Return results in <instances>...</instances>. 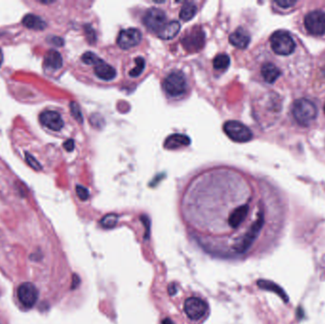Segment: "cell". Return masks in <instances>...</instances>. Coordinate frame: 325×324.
Segmentation results:
<instances>
[{
	"label": "cell",
	"instance_id": "1",
	"mask_svg": "<svg viewBox=\"0 0 325 324\" xmlns=\"http://www.w3.org/2000/svg\"><path fill=\"white\" fill-rule=\"evenodd\" d=\"M292 113L297 123L302 127H308L317 118L318 110L312 101L300 98L293 105Z\"/></svg>",
	"mask_w": 325,
	"mask_h": 324
},
{
	"label": "cell",
	"instance_id": "2",
	"mask_svg": "<svg viewBox=\"0 0 325 324\" xmlns=\"http://www.w3.org/2000/svg\"><path fill=\"white\" fill-rule=\"evenodd\" d=\"M270 46L274 53L280 56H288L296 50V41L286 31H277L270 36Z\"/></svg>",
	"mask_w": 325,
	"mask_h": 324
},
{
	"label": "cell",
	"instance_id": "3",
	"mask_svg": "<svg viewBox=\"0 0 325 324\" xmlns=\"http://www.w3.org/2000/svg\"><path fill=\"white\" fill-rule=\"evenodd\" d=\"M303 27L307 33L316 37L325 35V12L315 9L306 13L303 17Z\"/></svg>",
	"mask_w": 325,
	"mask_h": 324
},
{
	"label": "cell",
	"instance_id": "4",
	"mask_svg": "<svg viewBox=\"0 0 325 324\" xmlns=\"http://www.w3.org/2000/svg\"><path fill=\"white\" fill-rule=\"evenodd\" d=\"M206 42V34L202 28L199 26L192 27L189 29L181 39V43L186 51L196 52L202 49Z\"/></svg>",
	"mask_w": 325,
	"mask_h": 324
},
{
	"label": "cell",
	"instance_id": "5",
	"mask_svg": "<svg viewBox=\"0 0 325 324\" xmlns=\"http://www.w3.org/2000/svg\"><path fill=\"white\" fill-rule=\"evenodd\" d=\"M224 131L232 141L237 143H246L253 137L249 128L238 121H228L224 125Z\"/></svg>",
	"mask_w": 325,
	"mask_h": 324
},
{
	"label": "cell",
	"instance_id": "6",
	"mask_svg": "<svg viewBox=\"0 0 325 324\" xmlns=\"http://www.w3.org/2000/svg\"><path fill=\"white\" fill-rule=\"evenodd\" d=\"M164 89L170 96H180L186 92L187 80L182 72H173L164 81Z\"/></svg>",
	"mask_w": 325,
	"mask_h": 324
},
{
	"label": "cell",
	"instance_id": "7",
	"mask_svg": "<svg viewBox=\"0 0 325 324\" xmlns=\"http://www.w3.org/2000/svg\"><path fill=\"white\" fill-rule=\"evenodd\" d=\"M144 24L150 32L159 33L167 24V15L162 10L150 8L144 16Z\"/></svg>",
	"mask_w": 325,
	"mask_h": 324
},
{
	"label": "cell",
	"instance_id": "8",
	"mask_svg": "<svg viewBox=\"0 0 325 324\" xmlns=\"http://www.w3.org/2000/svg\"><path fill=\"white\" fill-rule=\"evenodd\" d=\"M185 313L192 320H199L208 313V303L202 298L192 297L185 301Z\"/></svg>",
	"mask_w": 325,
	"mask_h": 324
},
{
	"label": "cell",
	"instance_id": "9",
	"mask_svg": "<svg viewBox=\"0 0 325 324\" xmlns=\"http://www.w3.org/2000/svg\"><path fill=\"white\" fill-rule=\"evenodd\" d=\"M20 303L26 308H32L38 299V290L31 282H24L17 289Z\"/></svg>",
	"mask_w": 325,
	"mask_h": 324
},
{
	"label": "cell",
	"instance_id": "10",
	"mask_svg": "<svg viewBox=\"0 0 325 324\" xmlns=\"http://www.w3.org/2000/svg\"><path fill=\"white\" fill-rule=\"evenodd\" d=\"M142 39V33L135 28H130L121 31L118 35L117 44L123 50H129L136 47Z\"/></svg>",
	"mask_w": 325,
	"mask_h": 324
},
{
	"label": "cell",
	"instance_id": "11",
	"mask_svg": "<svg viewBox=\"0 0 325 324\" xmlns=\"http://www.w3.org/2000/svg\"><path fill=\"white\" fill-rule=\"evenodd\" d=\"M40 123L52 131H60L64 127V121L58 112L54 110H45L39 116Z\"/></svg>",
	"mask_w": 325,
	"mask_h": 324
},
{
	"label": "cell",
	"instance_id": "12",
	"mask_svg": "<svg viewBox=\"0 0 325 324\" xmlns=\"http://www.w3.org/2000/svg\"><path fill=\"white\" fill-rule=\"evenodd\" d=\"M249 212V207L247 205H243L234 209L228 218V226L232 229H237L241 227L243 221L247 220V215Z\"/></svg>",
	"mask_w": 325,
	"mask_h": 324
},
{
	"label": "cell",
	"instance_id": "13",
	"mask_svg": "<svg viewBox=\"0 0 325 324\" xmlns=\"http://www.w3.org/2000/svg\"><path fill=\"white\" fill-rule=\"evenodd\" d=\"M63 66L62 55L55 50H50L46 53L44 58V67L49 72L59 71Z\"/></svg>",
	"mask_w": 325,
	"mask_h": 324
},
{
	"label": "cell",
	"instance_id": "14",
	"mask_svg": "<svg viewBox=\"0 0 325 324\" xmlns=\"http://www.w3.org/2000/svg\"><path fill=\"white\" fill-rule=\"evenodd\" d=\"M94 66V73L99 79H102L104 81H111L116 77L115 69L107 64L104 60L100 59Z\"/></svg>",
	"mask_w": 325,
	"mask_h": 324
},
{
	"label": "cell",
	"instance_id": "15",
	"mask_svg": "<svg viewBox=\"0 0 325 324\" xmlns=\"http://www.w3.org/2000/svg\"><path fill=\"white\" fill-rule=\"evenodd\" d=\"M261 76L268 84H274L280 77L281 71L280 68L270 62H267L261 66Z\"/></svg>",
	"mask_w": 325,
	"mask_h": 324
},
{
	"label": "cell",
	"instance_id": "16",
	"mask_svg": "<svg viewBox=\"0 0 325 324\" xmlns=\"http://www.w3.org/2000/svg\"><path fill=\"white\" fill-rule=\"evenodd\" d=\"M191 143V140L189 136L185 134L175 133L168 137L164 143V148L167 149H177L188 147Z\"/></svg>",
	"mask_w": 325,
	"mask_h": 324
},
{
	"label": "cell",
	"instance_id": "17",
	"mask_svg": "<svg viewBox=\"0 0 325 324\" xmlns=\"http://www.w3.org/2000/svg\"><path fill=\"white\" fill-rule=\"evenodd\" d=\"M229 42L238 49H246L250 43V35L242 28H239L229 35Z\"/></svg>",
	"mask_w": 325,
	"mask_h": 324
},
{
	"label": "cell",
	"instance_id": "18",
	"mask_svg": "<svg viewBox=\"0 0 325 324\" xmlns=\"http://www.w3.org/2000/svg\"><path fill=\"white\" fill-rule=\"evenodd\" d=\"M22 25L26 27L27 29H31L34 31H43L47 28L45 20L40 17L39 15L33 13H28L23 17Z\"/></svg>",
	"mask_w": 325,
	"mask_h": 324
},
{
	"label": "cell",
	"instance_id": "19",
	"mask_svg": "<svg viewBox=\"0 0 325 324\" xmlns=\"http://www.w3.org/2000/svg\"><path fill=\"white\" fill-rule=\"evenodd\" d=\"M181 25L178 21L173 20L171 22L167 23L162 30L157 33V35L164 40H169V39L174 38L178 33L180 32Z\"/></svg>",
	"mask_w": 325,
	"mask_h": 324
},
{
	"label": "cell",
	"instance_id": "20",
	"mask_svg": "<svg viewBox=\"0 0 325 324\" xmlns=\"http://www.w3.org/2000/svg\"><path fill=\"white\" fill-rule=\"evenodd\" d=\"M197 7L192 2H187L184 4L180 11V18L184 21H189L195 16Z\"/></svg>",
	"mask_w": 325,
	"mask_h": 324
},
{
	"label": "cell",
	"instance_id": "21",
	"mask_svg": "<svg viewBox=\"0 0 325 324\" xmlns=\"http://www.w3.org/2000/svg\"><path fill=\"white\" fill-rule=\"evenodd\" d=\"M230 65V58L228 54L221 53L217 55L213 60V67L217 71H225Z\"/></svg>",
	"mask_w": 325,
	"mask_h": 324
},
{
	"label": "cell",
	"instance_id": "22",
	"mask_svg": "<svg viewBox=\"0 0 325 324\" xmlns=\"http://www.w3.org/2000/svg\"><path fill=\"white\" fill-rule=\"evenodd\" d=\"M135 64L136 66L134 67V69H132L130 72V76L131 77H138L142 74V72L145 70V67H146V61L143 57L139 56L135 58Z\"/></svg>",
	"mask_w": 325,
	"mask_h": 324
},
{
	"label": "cell",
	"instance_id": "23",
	"mask_svg": "<svg viewBox=\"0 0 325 324\" xmlns=\"http://www.w3.org/2000/svg\"><path fill=\"white\" fill-rule=\"evenodd\" d=\"M118 216L115 214L106 215L101 220V225L104 228H112L117 225Z\"/></svg>",
	"mask_w": 325,
	"mask_h": 324
},
{
	"label": "cell",
	"instance_id": "24",
	"mask_svg": "<svg viewBox=\"0 0 325 324\" xmlns=\"http://www.w3.org/2000/svg\"><path fill=\"white\" fill-rule=\"evenodd\" d=\"M81 59H82V61L84 62L85 64L93 66L95 65L98 61L100 60V58L98 57L95 53L91 52H85L84 54L82 55Z\"/></svg>",
	"mask_w": 325,
	"mask_h": 324
},
{
	"label": "cell",
	"instance_id": "25",
	"mask_svg": "<svg viewBox=\"0 0 325 324\" xmlns=\"http://www.w3.org/2000/svg\"><path fill=\"white\" fill-rule=\"evenodd\" d=\"M70 107H71V112H72V115L73 116V118H74L78 123H83V115H82V112H81L79 105L77 104L76 102H72L71 105H70Z\"/></svg>",
	"mask_w": 325,
	"mask_h": 324
},
{
	"label": "cell",
	"instance_id": "26",
	"mask_svg": "<svg viewBox=\"0 0 325 324\" xmlns=\"http://www.w3.org/2000/svg\"><path fill=\"white\" fill-rule=\"evenodd\" d=\"M25 157H26V161L28 163V165L34 169L35 171H39L42 169V166L40 165V163L33 157L32 154H30L29 152L25 153Z\"/></svg>",
	"mask_w": 325,
	"mask_h": 324
},
{
	"label": "cell",
	"instance_id": "27",
	"mask_svg": "<svg viewBox=\"0 0 325 324\" xmlns=\"http://www.w3.org/2000/svg\"><path fill=\"white\" fill-rule=\"evenodd\" d=\"M76 194L79 197L80 200L82 201H87L90 197V192L87 188L83 186H76Z\"/></svg>",
	"mask_w": 325,
	"mask_h": 324
},
{
	"label": "cell",
	"instance_id": "28",
	"mask_svg": "<svg viewBox=\"0 0 325 324\" xmlns=\"http://www.w3.org/2000/svg\"><path fill=\"white\" fill-rule=\"evenodd\" d=\"M48 41H49L51 44L57 46V47H62V46L64 45V40L61 38V37H58V36H49V37H48Z\"/></svg>",
	"mask_w": 325,
	"mask_h": 324
},
{
	"label": "cell",
	"instance_id": "29",
	"mask_svg": "<svg viewBox=\"0 0 325 324\" xmlns=\"http://www.w3.org/2000/svg\"><path fill=\"white\" fill-rule=\"evenodd\" d=\"M85 30H86V34H87V37L89 39V41L91 43L95 42V32L93 31V29L91 26H86Z\"/></svg>",
	"mask_w": 325,
	"mask_h": 324
},
{
	"label": "cell",
	"instance_id": "30",
	"mask_svg": "<svg viewBox=\"0 0 325 324\" xmlns=\"http://www.w3.org/2000/svg\"><path fill=\"white\" fill-rule=\"evenodd\" d=\"M278 6H280V8H290V7L294 6V5H296V3L297 2H295V1H283V0H281V1H276L275 2Z\"/></svg>",
	"mask_w": 325,
	"mask_h": 324
},
{
	"label": "cell",
	"instance_id": "31",
	"mask_svg": "<svg viewBox=\"0 0 325 324\" xmlns=\"http://www.w3.org/2000/svg\"><path fill=\"white\" fill-rule=\"evenodd\" d=\"M63 147H64V149H65L67 151L72 152V150L74 149V141H73L72 139H69V140H67L65 143H64Z\"/></svg>",
	"mask_w": 325,
	"mask_h": 324
},
{
	"label": "cell",
	"instance_id": "32",
	"mask_svg": "<svg viewBox=\"0 0 325 324\" xmlns=\"http://www.w3.org/2000/svg\"><path fill=\"white\" fill-rule=\"evenodd\" d=\"M79 284V279H78V277H77V276H76V275H74V276H73V282H72V288H75V287H76V286H77V285H78Z\"/></svg>",
	"mask_w": 325,
	"mask_h": 324
},
{
	"label": "cell",
	"instance_id": "33",
	"mask_svg": "<svg viewBox=\"0 0 325 324\" xmlns=\"http://www.w3.org/2000/svg\"><path fill=\"white\" fill-rule=\"evenodd\" d=\"M169 294L170 295H174L176 293V287L174 286H169Z\"/></svg>",
	"mask_w": 325,
	"mask_h": 324
},
{
	"label": "cell",
	"instance_id": "34",
	"mask_svg": "<svg viewBox=\"0 0 325 324\" xmlns=\"http://www.w3.org/2000/svg\"><path fill=\"white\" fill-rule=\"evenodd\" d=\"M162 324H174V323H173V321H172L171 319H169V318H165V319L162 320Z\"/></svg>",
	"mask_w": 325,
	"mask_h": 324
},
{
	"label": "cell",
	"instance_id": "35",
	"mask_svg": "<svg viewBox=\"0 0 325 324\" xmlns=\"http://www.w3.org/2000/svg\"><path fill=\"white\" fill-rule=\"evenodd\" d=\"M324 112H325V104H324Z\"/></svg>",
	"mask_w": 325,
	"mask_h": 324
}]
</instances>
